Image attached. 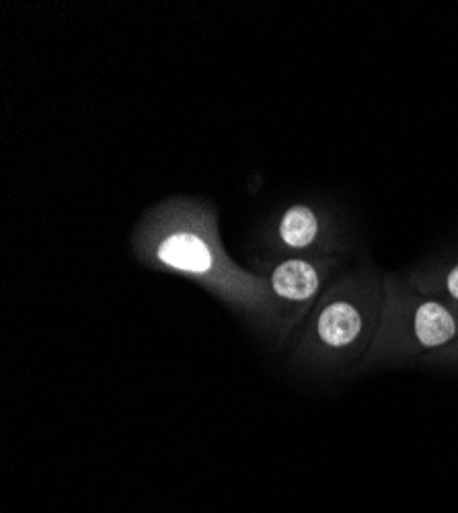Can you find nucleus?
I'll return each mask as SVG.
<instances>
[{
	"label": "nucleus",
	"mask_w": 458,
	"mask_h": 513,
	"mask_svg": "<svg viewBox=\"0 0 458 513\" xmlns=\"http://www.w3.org/2000/svg\"><path fill=\"white\" fill-rule=\"evenodd\" d=\"M329 267L325 257H288L270 271L267 284L278 306V335L284 337L315 304Z\"/></svg>",
	"instance_id": "20e7f679"
},
{
	"label": "nucleus",
	"mask_w": 458,
	"mask_h": 513,
	"mask_svg": "<svg viewBox=\"0 0 458 513\" xmlns=\"http://www.w3.org/2000/svg\"><path fill=\"white\" fill-rule=\"evenodd\" d=\"M387 290V288H385ZM376 343L372 351L419 353L452 345L458 339V314L438 298L399 294L387 290Z\"/></svg>",
	"instance_id": "7ed1b4c3"
},
{
	"label": "nucleus",
	"mask_w": 458,
	"mask_h": 513,
	"mask_svg": "<svg viewBox=\"0 0 458 513\" xmlns=\"http://www.w3.org/2000/svg\"><path fill=\"white\" fill-rule=\"evenodd\" d=\"M276 241L288 253H327L333 245L325 218L309 204L284 210L276 226Z\"/></svg>",
	"instance_id": "39448f33"
},
{
	"label": "nucleus",
	"mask_w": 458,
	"mask_h": 513,
	"mask_svg": "<svg viewBox=\"0 0 458 513\" xmlns=\"http://www.w3.org/2000/svg\"><path fill=\"white\" fill-rule=\"evenodd\" d=\"M456 314H458V310H456Z\"/></svg>",
	"instance_id": "0eeeda50"
},
{
	"label": "nucleus",
	"mask_w": 458,
	"mask_h": 513,
	"mask_svg": "<svg viewBox=\"0 0 458 513\" xmlns=\"http://www.w3.org/2000/svg\"><path fill=\"white\" fill-rule=\"evenodd\" d=\"M383 306V286L372 275H352L321 300L298 337L294 358L321 366L358 358L370 341L374 343Z\"/></svg>",
	"instance_id": "f03ea898"
},
{
	"label": "nucleus",
	"mask_w": 458,
	"mask_h": 513,
	"mask_svg": "<svg viewBox=\"0 0 458 513\" xmlns=\"http://www.w3.org/2000/svg\"><path fill=\"white\" fill-rule=\"evenodd\" d=\"M134 245L148 267L185 275L249 323L278 333V306L270 284L226 255L208 206L175 200L155 208L142 220Z\"/></svg>",
	"instance_id": "f257e3e1"
},
{
	"label": "nucleus",
	"mask_w": 458,
	"mask_h": 513,
	"mask_svg": "<svg viewBox=\"0 0 458 513\" xmlns=\"http://www.w3.org/2000/svg\"><path fill=\"white\" fill-rule=\"evenodd\" d=\"M428 292H442L448 298V306L458 310V261L452 263L448 269L438 273L434 280L426 282Z\"/></svg>",
	"instance_id": "423d86ee"
}]
</instances>
